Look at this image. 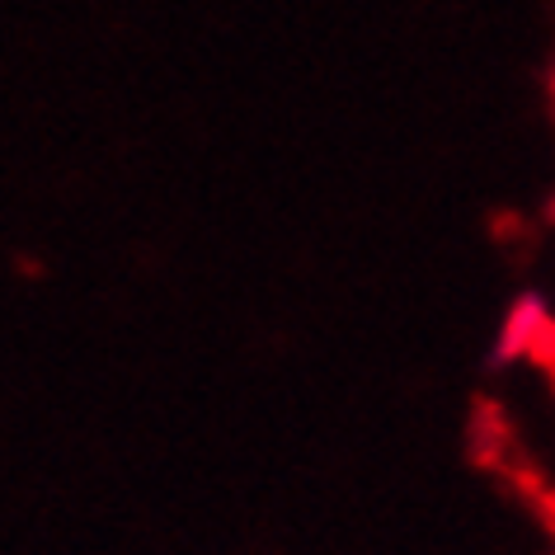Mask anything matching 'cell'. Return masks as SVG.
Wrapping results in <instances>:
<instances>
[{"label":"cell","instance_id":"obj_1","mask_svg":"<svg viewBox=\"0 0 555 555\" xmlns=\"http://www.w3.org/2000/svg\"><path fill=\"white\" fill-rule=\"evenodd\" d=\"M537 335H551V315H546V307H541L537 297H522L518 307H513V315L504 321V339H499V353L494 358L504 363V358L532 353Z\"/></svg>","mask_w":555,"mask_h":555}]
</instances>
